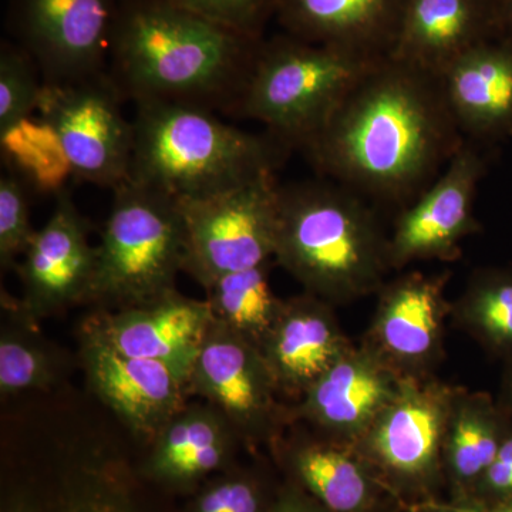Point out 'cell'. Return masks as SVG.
Wrapping results in <instances>:
<instances>
[{
    "instance_id": "6da1fadb",
    "label": "cell",
    "mask_w": 512,
    "mask_h": 512,
    "mask_svg": "<svg viewBox=\"0 0 512 512\" xmlns=\"http://www.w3.org/2000/svg\"><path fill=\"white\" fill-rule=\"evenodd\" d=\"M464 141L440 77L383 56L302 151L320 174L365 200L410 205Z\"/></svg>"
},
{
    "instance_id": "7a4b0ae2",
    "label": "cell",
    "mask_w": 512,
    "mask_h": 512,
    "mask_svg": "<svg viewBox=\"0 0 512 512\" xmlns=\"http://www.w3.org/2000/svg\"><path fill=\"white\" fill-rule=\"evenodd\" d=\"M261 42L168 0H121L107 73L134 104L173 101L231 113Z\"/></svg>"
},
{
    "instance_id": "3957f363",
    "label": "cell",
    "mask_w": 512,
    "mask_h": 512,
    "mask_svg": "<svg viewBox=\"0 0 512 512\" xmlns=\"http://www.w3.org/2000/svg\"><path fill=\"white\" fill-rule=\"evenodd\" d=\"M274 259L330 305L379 292L393 269L390 239L365 198L325 181L279 188Z\"/></svg>"
},
{
    "instance_id": "277c9868",
    "label": "cell",
    "mask_w": 512,
    "mask_h": 512,
    "mask_svg": "<svg viewBox=\"0 0 512 512\" xmlns=\"http://www.w3.org/2000/svg\"><path fill=\"white\" fill-rule=\"evenodd\" d=\"M136 106L128 180L177 201L208 197L275 173L288 150L268 133H248L197 104Z\"/></svg>"
},
{
    "instance_id": "5b68a950",
    "label": "cell",
    "mask_w": 512,
    "mask_h": 512,
    "mask_svg": "<svg viewBox=\"0 0 512 512\" xmlns=\"http://www.w3.org/2000/svg\"><path fill=\"white\" fill-rule=\"evenodd\" d=\"M377 59L286 33L262 40L231 114L259 121L282 146L302 150Z\"/></svg>"
},
{
    "instance_id": "8992f818",
    "label": "cell",
    "mask_w": 512,
    "mask_h": 512,
    "mask_svg": "<svg viewBox=\"0 0 512 512\" xmlns=\"http://www.w3.org/2000/svg\"><path fill=\"white\" fill-rule=\"evenodd\" d=\"M87 305L121 311L177 289L185 231L177 200L127 180L114 188Z\"/></svg>"
},
{
    "instance_id": "52a82bcc",
    "label": "cell",
    "mask_w": 512,
    "mask_h": 512,
    "mask_svg": "<svg viewBox=\"0 0 512 512\" xmlns=\"http://www.w3.org/2000/svg\"><path fill=\"white\" fill-rule=\"evenodd\" d=\"M275 173L208 197L178 200L185 231L183 272L208 288L221 276L272 262L278 232Z\"/></svg>"
},
{
    "instance_id": "ba28073f",
    "label": "cell",
    "mask_w": 512,
    "mask_h": 512,
    "mask_svg": "<svg viewBox=\"0 0 512 512\" xmlns=\"http://www.w3.org/2000/svg\"><path fill=\"white\" fill-rule=\"evenodd\" d=\"M124 100L107 70L79 82L43 84L37 110L80 180L111 190L128 180L134 133Z\"/></svg>"
},
{
    "instance_id": "9c48e42d",
    "label": "cell",
    "mask_w": 512,
    "mask_h": 512,
    "mask_svg": "<svg viewBox=\"0 0 512 512\" xmlns=\"http://www.w3.org/2000/svg\"><path fill=\"white\" fill-rule=\"evenodd\" d=\"M121 0H12L10 23L43 83L106 72Z\"/></svg>"
},
{
    "instance_id": "30bf717a",
    "label": "cell",
    "mask_w": 512,
    "mask_h": 512,
    "mask_svg": "<svg viewBox=\"0 0 512 512\" xmlns=\"http://www.w3.org/2000/svg\"><path fill=\"white\" fill-rule=\"evenodd\" d=\"M187 390L220 410L248 443L274 439L292 417L261 350L217 320L192 363Z\"/></svg>"
},
{
    "instance_id": "8fae6325",
    "label": "cell",
    "mask_w": 512,
    "mask_h": 512,
    "mask_svg": "<svg viewBox=\"0 0 512 512\" xmlns=\"http://www.w3.org/2000/svg\"><path fill=\"white\" fill-rule=\"evenodd\" d=\"M79 365L90 392L130 433L150 444L190 399L187 382L174 369L124 355L87 318L79 329Z\"/></svg>"
},
{
    "instance_id": "7c38bea8",
    "label": "cell",
    "mask_w": 512,
    "mask_h": 512,
    "mask_svg": "<svg viewBox=\"0 0 512 512\" xmlns=\"http://www.w3.org/2000/svg\"><path fill=\"white\" fill-rule=\"evenodd\" d=\"M484 173L476 144L464 141L436 181L397 220L389 238L393 269L424 259L453 261L460 254V242L480 228L474 201Z\"/></svg>"
},
{
    "instance_id": "4fadbf2b",
    "label": "cell",
    "mask_w": 512,
    "mask_h": 512,
    "mask_svg": "<svg viewBox=\"0 0 512 512\" xmlns=\"http://www.w3.org/2000/svg\"><path fill=\"white\" fill-rule=\"evenodd\" d=\"M90 225L69 194H59L45 227L36 231L16 274L22 284L19 302L33 319L59 315L87 305L96 268Z\"/></svg>"
},
{
    "instance_id": "5bb4252c",
    "label": "cell",
    "mask_w": 512,
    "mask_h": 512,
    "mask_svg": "<svg viewBox=\"0 0 512 512\" xmlns=\"http://www.w3.org/2000/svg\"><path fill=\"white\" fill-rule=\"evenodd\" d=\"M101 338L124 355L170 366L187 382L195 357L210 332L214 315L205 301L174 289L161 298L87 316Z\"/></svg>"
},
{
    "instance_id": "9a60e30c",
    "label": "cell",
    "mask_w": 512,
    "mask_h": 512,
    "mask_svg": "<svg viewBox=\"0 0 512 512\" xmlns=\"http://www.w3.org/2000/svg\"><path fill=\"white\" fill-rule=\"evenodd\" d=\"M448 275L413 272L380 289L370 348L403 376L416 377L439 357Z\"/></svg>"
},
{
    "instance_id": "2e32d148",
    "label": "cell",
    "mask_w": 512,
    "mask_h": 512,
    "mask_svg": "<svg viewBox=\"0 0 512 512\" xmlns=\"http://www.w3.org/2000/svg\"><path fill=\"white\" fill-rule=\"evenodd\" d=\"M407 376L372 348L350 349L292 410L328 436H363L389 406Z\"/></svg>"
},
{
    "instance_id": "e0dca14e",
    "label": "cell",
    "mask_w": 512,
    "mask_h": 512,
    "mask_svg": "<svg viewBox=\"0 0 512 512\" xmlns=\"http://www.w3.org/2000/svg\"><path fill=\"white\" fill-rule=\"evenodd\" d=\"M501 36L495 0H406L389 55L441 77L458 57Z\"/></svg>"
},
{
    "instance_id": "ac0fdd59",
    "label": "cell",
    "mask_w": 512,
    "mask_h": 512,
    "mask_svg": "<svg viewBox=\"0 0 512 512\" xmlns=\"http://www.w3.org/2000/svg\"><path fill=\"white\" fill-rule=\"evenodd\" d=\"M350 349L330 303L305 292L284 299L261 352L279 392L302 399Z\"/></svg>"
},
{
    "instance_id": "d6986e66",
    "label": "cell",
    "mask_w": 512,
    "mask_h": 512,
    "mask_svg": "<svg viewBox=\"0 0 512 512\" xmlns=\"http://www.w3.org/2000/svg\"><path fill=\"white\" fill-rule=\"evenodd\" d=\"M448 107L470 141L512 136V43L487 40L441 74Z\"/></svg>"
},
{
    "instance_id": "ffe728a7",
    "label": "cell",
    "mask_w": 512,
    "mask_h": 512,
    "mask_svg": "<svg viewBox=\"0 0 512 512\" xmlns=\"http://www.w3.org/2000/svg\"><path fill=\"white\" fill-rule=\"evenodd\" d=\"M453 399L439 387L407 376L396 397L363 434L367 446L396 473L416 476L429 470L446 441Z\"/></svg>"
},
{
    "instance_id": "44dd1931",
    "label": "cell",
    "mask_w": 512,
    "mask_h": 512,
    "mask_svg": "<svg viewBox=\"0 0 512 512\" xmlns=\"http://www.w3.org/2000/svg\"><path fill=\"white\" fill-rule=\"evenodd\" d=\"M404 3L406 0H279L275 16L286 35L382 57L392 50Z\"/></svg>"
},
{
    "instance_id": "7402d4cb",
    "label": "cell",
    "mask_w": 512,
    "mask_h": 512,
    "mask_svg": "<svg viewBox=\"0 0 512 512\" xmlns=\"http://www.w3.org/2000/svg\"><path fill=\"white\" fill-rule=\"evenodd\" d=\"M238 441L227 417L207 402H188L151 441L148 470L171 483L188 484L227 466Z\"/></svg>"
},
{
    "instance_id": "603a6c76",
    "label": "cell",
    "mask_w": 512,
    "mask_h": 512,
    "mask_svg": "<svg viewBox=\"0 0 512 512\" xmlns=\"http://www.w3.org/2000/svg\"><path fill=\"white\" fill-rule=\"evenodd\" d=\"M39 320L25 312L19 299L2 295L0 325V396L50 392L69 376L72 357L43 335Z\"/></svg>"
},
{
    "instance_id": "cb8c5ba5",
    "label": "cell",
    "mask_w": 512,
    "mask_h": 512,
    "mask_svg": "<svg viewBox=\"0 0 512 512\" xmlns=\"http://www.w3.org/2000/svg\"><path fill=\"white\" fill-rule=\"evenodd\" d=\"M271 262L221 276L205 288L214 320L262 349L284 306L272 291Z\"/></svg>"
},
{
    "instance_id": "d4e9b609",
    "label": "cell",
    "mask_w": 512,
    "mask_h": 512,
    "mask_svg": "<svg viewBox=\"0 0 512 512\" xmlns=\"http://www.w3.org/2000/svg\"><path fill=\"white\" fill-rule=\"evenodd\" d=\"M512 417L484 394L453 399L446 444L451 467L464 480L483 478L512 433Z\"/></svg>"
},
{
    "instance_id": "484cf974",
    "label": "cell",
    "mask_w": 512,
    "mask_h": 512,
    "mask_svg": "<svg viewBox=\"0 0 512 512\" xmlns=\"http://www.w3.org/2000/svg\"><path fill=\"white\" fill-rule=\"evenodd\" d=\"M454 313L485 349L512 365V269L474 272Z\"/></svg>"
},
{
    "instance_id": "4316f807",
    "label": "cell",
    "mask_w": 512,
    "mask_h": 512,
    "mask_svg": "<svg viewBox=\"0 0 512 512\" xmlns=\"http://www.w3.org/2000/svg\"><path fill=\"white\" fill-rule=\"evenodd\" d=\"M291 463L302 483L335 512H355L365 504L367 481L359 464L338 447L301 443Z\"/></svg>"
},
{
    "instance_id": "83f0119b",
    "label": "cell",
    "mask_w": 512,
    "mask_h": 512,
    "mask_svg": "<svg viewBox=\"0 0 512 512\" xmlns=\"http://www.w3.org/2000/svg\"><path fill=\"white\" fill-rule=\"evenodd\" d=\"M43 79L25 49L2 43L0 49V137L16 130L33 111L39 109Z\"/></svg>"
},
{
    "instance_id": "f1b7e54d",
    "label": "cell",
    "mask_w": 512,
    "mask_h": 512,
    "mask_svg": "<svg viewBox=\"0 0 512 512\" xmlns=\"http://www.w3.org/2000/svg\"><path fill=\"white\" fill-rule=\"evenodd\" d=\"M36 231L30 224L28 194L18 175L0 177V268L16 271Z\"/></svg>"
},
{
    "instance_id": "f546056e",
    "label": "cell",
    "mask_w": 512,
    "mask_h": 512,
    "mask_svg": "<svg viewBox=\"0 0 512 512\" xmlns=\"http://www.w3.org/2000/svg\"><path fill=\"white\" fill-rule=\"evenodd\" d=\"M178 8L241 35L261 39L262 29L276 15L279 0H168Z\"/></svg>"
},
{
    "instance_id": "4dcf8cb0",
    "label": "cell",
    "mask_w": 512,
    "mask_h": 512,
    "mask_svg": "<svg viewBox=\"0 0 512 512\" xmlns=\"http://www.w3.org/2000/svg\"><path fill=\"white\" fill-rule=\"evenodd\" d=\"M261 498L247 478H222L198 497L195 512H259Z\"/></svg>"
},
{
    "instance_id": "1f68e13d",
    "label": "cell",
    "mask_w": 512,
    "mask_h": 512,
    "mask_svg": "<svg viewBox=\"0 0 512 512\" xmlns=\"http://www.w3.org/2000/svg\"><path fill=\"white\" fill-rule=\"evenodd\" d=\"M485 488L497 497L512 495V433L505 439L494 463L483 476Z\"/></svg>"
},
{
    "instance_id": "d6a6232c",
    "label": "cell",
    "mask_w": 512,
    "mask_h": 512,
    "mask_svg": "<svg viewBox=\"0 0 512 512\" xmlns=\"http://www.w3.org/2000/svg\"><path fill=\"white\" fill-rule=\"evenodd\" d=\"M501 37L512 43V0L501 3Z\"/></svg>"
},
{
    "instance_id": "836d02e7",
    "label": "cell",
    "mask_w": 512,
    "mask_h": 512,
    "mask_svg": "<svg viewBox=\"0 0 512 512\" xmlns=\"http://www.w3.org/2000/svg\"><path fill=\"white\" fill-rule=\"evenodd\" d=\"M508 366H510V370H508L507 376H505L504 396L501 406H503L512 417V365Z\"/></svg>"
},
{
    "instance_id": "e575fe53",
    "label": "cell",
    "mask_w": 512,
    "mask_h": 512,
    "mask_svg": "<svg viewBox=\"0 0 512 512\" xmlns=\"http://www.w3.org/2000/svg\"><path fill=\"white\" fill-rule=\"evenodd\" d=\"M490 512H512V495L500 498V503L495 505Z\"/></svg>"
},
{
    "instance_id": "d590c367",
    "label": "cell",
    "mask_w": 512,
    "mask_h": 512,
    "mask_svg": "<svg viewBox=\"0 0 512 512\" xmlns=\"http://www.w3.org/2000/svg\"><path fill=\"white\" fill-rule=\"evenodd\" d=\"M289 512H301V511H299L298 508L291 507V508H289Z\"/></svg>"
},
{
    "instance_id": "8d00e7d4",
    "label": "cell",
    "mask_w": 512,
    "mask_h": 512,
    "mask_svg": "<svg viewBox=\"0 0 512 512\" xmlns=\"http://www.w3.org/2000/svg\"><path fill=\"white\" fill-rule=\"evenodd\" d=\"M495 2L503 3V2H505V0H495Z\"/></svg>"
},
{
    "instance_id": "74e56055",
    "label": "cell",
    "mask_w": 512,
    "mask_h": 512,
    "mask_svg": "<svg viewBox=\"0 0 512 512\" xmlns=\"http://www.w3.org/2000/svg\"><path fill=\"white\" fill-rule=\"evenodd\" d=\"M451 512H474V511H451Z\"/></svg>"
}]
</instances>
